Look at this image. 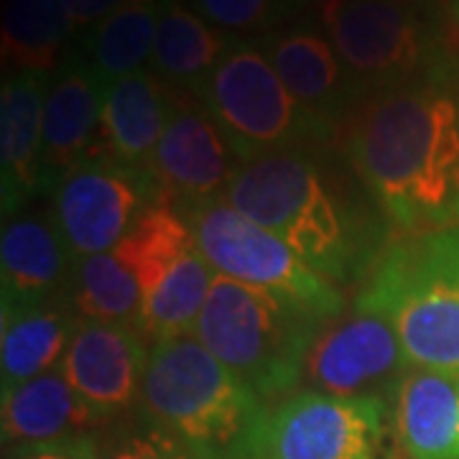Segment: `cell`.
<instances>
[{"instance_id":"6da1fadb","label":"cell","mask_w":459,"mask_h":459,"mask_svg":"<svg viewBox=\"0 0 459 459\" xmlns=\"http://www.w3.org/2000/svg\"><path fill=\"white\" fill-rule=\"evenodd\" d=\"M342 153L368 197L406 235L459 228V59L373 92L342 123Z\"/></svg>"},{"instance_id":"7a4b0ae2","label":"cell","mask_w":459,"mask_h":459,"mask_svg":"<svg viewBox=\"0 0 459 459\" xmlns=\"http://www.w3.org/2000/svg\"><path fill=\"white\" fill-rule=\"evenodd\" d=\"M222 202L273 232L332 283L350 281L380 258L358 210L312 148L243 161Z\"/></svg>"},{"instance_id":"3957f363","label":"cell","mask_w":459,"mask_h":459,"mask_svg":"<svg viewBox=\"0 0 459 459\" xmlns=\"http://www.w3.org/2000/svg\"><path fill=\"white\" fill-rule=\"evenodd\" d=\"M141 413L199 459H258L265 401L192 334L151 344Z\"/></svg>"},{"instance_id":"277c9868","label":"cell","mask_w":459,"mask_h":459,"mask_svg":"<svg viewBox=\"0 0 459 459\" xmlns=\"http://www.w3.org/2000/svg\"><path fill=\"white\" fill-rule=\"evenodd\" d=\"M325 319L283 296L214 276L195 337L263 401L294 395Z\"/></svg>"},{"instance_id":"5b68a950","label":"cell","mask_w":459,"mask_h":459,"mask_svg":"<svg viewBox=\"0 0 459 459\" xmlns=\"http://www.w3.org/2000/svg\"><path fill=\"white\" fill-rule=\"evenodd\" d=\"M358 296L391 319L409 368L459 376V228L385 247Z\"/></svg>"},{"instance_id":"8992f818","label":"cell","mask_w":459,"mask_h":459,"mask_svg":"<svg viewBox=\"0 0 459 459\" xmlns=\"http://www.w3.org/2000/svg\"><path fill=\"white\" fill-rule=\"evenodd\" d=\"M195 95L240 164L265 153L314 148L334 135L332 126L296 102L258 41L235 39Z\"/></svg>"},{"instance_id":"52a82bcc","label":"cell","mask_w":459,"mask_h":459,"mask_svg":"<svg viewBox=\"0 0 459 459\" xmlns=\"http://www.w3.org/2000/svg\"><path fill=\"white\" fill-rule=\"evenodd\" d=\"M192 246L186 217L169 204H153L113 250L74 263L69 307L82 319L138 327L151 291Z\"/></svg>"},{"instance_id":"ba28073f","label":"cell","mask_w":459,"mask_h":459,"mask_svg":"<svg viewBox=\"0 0 459 459\" xmlns=\"http://www.w3.org/2000/svg\"><path fill=\"white\" fill-rule=\"evenodd\" d=\"M184 217L195 246L214 273L283 296L325 322L344 312V296L337 283L316 273L281 238L232 210L228 202H212Z\"/></svg>"},{"instance_id":"9c48e42d","label":"cell","mask_w":459,"mask_h":459,"mask_svg":"<svg viewBox=\"0 0 459 459\" xmlns=\"http://www.w3.org/2000/svg\"><path fill=\"white\" fill-rule=\"evenodd\" d=\"M319 23L362 98L424 74L444 54L419 0H332Z\"/></svg>"},{"instance_id":"30bf717a","label":"cell","mask_w":459,"mask_h":459,"mask_svg":"<svg viewBox=\"0 0 459 459\" xmlns=\"http://www.w3.org/2000/svg\"><path fill=\"white\" fill-rule=\"evenodd\" d=\"M388 419L385 395L301 391L268 411L258 459H385Z\"/></svg>"},{"instance_id":"8fae6325","label":"cell","mask_w":459,"mask_h":459,"mask_svg":"<svg viewBox=\"0 0 459 459\" xmlns=\"http://www.w3.org/2000/svg\"><path fill=\"white\" fill-rule=\"evenodd\" d=\"M51 220L72 261L113 250L148 207L161 204L148 171L84 159L51 189Z\"/></svg>"},{"instance_id":"7c38bea8","label":"cell","mask_w":459,"mask_h":459,"mask_svg":"<svg viewBox=\"0 0 459 459\" xmlns=\"http://www.w3.org/2000/svg\"><path fill=\"white\" fill-rule=\"evenodd\" d=\"M238 169L240 159L197 95L174 87L166 131L148 164L161 204L186 214L222 202Z\"/></svg>"},{"instance_id":"4fadbf2b","label":"cell","mask_w":459,"mask_h":459,"mask_svg":"<svg viewBox=\"0 0 459 459\" xmlns=\"http://www.w3.org/2000/svg\"><path fill=\"white\" fill-rule=\"evenodd\" d=\"M406 368L391 319L358 296L352 309H344L319 332L304 380L319 394L377 395L373 391L391 388Z\"/></svg>"},{"instance_id":"5bb4252c","label":"cell","mask_w":459,"mask_h":459,"mask_svg":"<svg viewBox=\"0 0 459 459\" xmlns=\"http://www.w3.org/2000/svg\"><path fill=\"white\" fill-rule=\"evenodd\" d=\"M151 342L131 325L82 319L66 347L62 373L102 424L141 406Z\"/></svg>"},{"instance_id":"9a60e30c","label":"cell","mask_w":459,"mask_h":459,"mask_svg":"<svg viewBox=\"0 0 459 459\" xmlns=\"http://www.w3.org/2000/svg\"><path fill=\"white\" fill-rule=\"evenodd\" d=\"M258 44L296 102L334 131L358 108L362 90L314 18H296Z\"/></svg>"},{"instance_id":"2e32d148","label":"cell","mask_w":459,"mask_h":459,"mask_svg":"<svg viewBox=\"0 0 459 459\" xmlns=\"http://www.w3.org/2000/svg\"><path fill=\"white\" fill-rule=\"evenodd\" d=\"M105 84L77 49H66L51 72L44 102V179L54 189L90 156L98 135Z\"/></svg>"},{"instance_id":"e0dca14e","label":"cell","mask_w":459,"mask_h":459,"mask_svg":"<svg viewBox=\"0 0 459 459\" xmlns=\"http://www.w3.org/2000/svg\"><path fill=\"white\" fill-rule=\"evenodd\" d=\"M47 74L13 72L0 90V195L3 217H16L44 179V102Z\"/></svg>"},{"instance_id":"ac0fdd59","label":"cell","mask_w":459,"mask_h":459,"mask_svg":"<svg viewBox=\"0 0 459 459\" xmlns=\"http://www.w3.org/2000/svg\"><path fill=\"white\" fill-rule=\"evenodd\" d=\"M171 98L174 87L151 69H141L110 84L105 90L98 135L87 159L148 171L169 123Z\"/></svg>"},{"instance_id":"d6986e66","label":"cell","mask_w":459,"mask_h":459,"mask_svg":"<svg viewBox=\"0 0 459 459\" xmlns=\"http://www.w3.org/2000/svg\"><path fill=\"white\" fill-rule=\"evenodd\" d=\"M74 261L51 214H16L5 220L0 240L3 312L54 301L72 281Z\"/></svg>"},{"instance_id":"ffe728a7","label":"cell","mask_w":459,"mask_h":459,"mask_svg":"<svg viewBox=\"0 0 459 459\" xmlns=\"http://www.w3.org/2000/svg\"><path fill=\"white\" fill-rule=\"evenodd\" d=\"M406 459H459V376L406 368L388 388Z\"/></svg>"},{"instance_id":"44dd1931","label":"cell","mask_w":459,"mask_h":459,"mask_svg":"<svg viewBox=\"0 0 459 459\" xmlns=\"http://www.w3.org/2000/svg\"><path fill=\"white\" fill-rule=\"evenodd\" d=\"M3 444L5 449L59 442L102 427L98 416L74 394L62 368L23 383L3 395Z\"/></svg>"},{"instance_id":"7402d4cb","label":"cell","mask_w":459,"mask_h":459,"mask_svg":"<svg viewBox=\"0 0 459 459\" xmlns=\"http://www.w3.org/2000/svg\"><path fill=\"white\" fill-rule=\"evenodd\" d=\"M80 314L62 301L3 312L0 332V385L3 395L44 376L65 360Z\"/></svg>"},{"instance_id":"603a6c76","label":"cell","mask_w":459,"mask_h":459,"mask_svg":"<svg viewBox=\"0 0 459 459\" xmlns=\"http://www.w3.org/2000/svg\"><path fill=\"white\" fill-rule=\"evenodd\" d=\"M232 41V36L207 23L186 0H164L153 39L151 72L171 87L195 92Z\"/></svg>"},{"instance_id":"cb8c5ba5","label":"cell","mask_w":459,"mask_h":459,"mask_svg":"<svg viewBox=\"0 0 459 459\" xmlns=\"http://www.w3.org/2000/svg\"><path fill=\"white\" fill-rule=\"evenodd\" d=\"M161 8L164 0H126L82 33L80 51L105 87L141 72L151 62Z\"/></svg>"},{"instance_id":"d4e9b609","label":"cell","mask_w":459,"mask_h":459,"mask_svg":"<svg viewBox=\"0 0 459 459\" xmlns=\"http://www.w3.org/2000/svg\"><path fill=\"white\" fill-rule=\"evenodd\" d=\"M72 23L65 0H8L3 13V65L13 72H54L66 54Z\"/></svg>"},{"instance_id":"484cf974","label":"cell","mask_w":459,"mask_h":459,"mask_svg":"<svg viewBox=\"0 0 459 459\" xmlns=\"http://www.w3.org/2000/svg\"><path fill=\"white\" fill-rule=\"evenodd\" d=\"M214 276V268L199 253V247H189L143 304L138 329L148 342L156 344L161 340L192 334L207 304Z\"/></svg>"},{"instance_id":"4316f807","label":"cell","mask_w":459,"mask_h":459,"mask_svg":"<svg viewBox=\"0 0 459 459\" xmlns=\"http://www.w3.org/2000/svg\"><path fill=\"white\" fill-rule=\"evenodd\" d=\"M199 16L232 39L261 41L307 13L301 0H186Z\"/></svg>"},{"instance_id":"83f0119b","label":"cell","mask_w":459,"mask_h":459,"mask_svg":"<svg viewBox=\"0 0 459 459\" xmlns=\"http://www.w3.org/2000/svg\"><path fill=\"white\" fill-rule=\"evenodd\" d=\"M98 459H199L166 429L138 413L135 421L120 424L98 437Z\"/></svg>"},{"instance_id":"f1b7e54d","label":"cell","mask_w":459,"mask_h":459,"mask_svg":"<svg viewBox=\"0 0 459 459\" xmlns=\"http://www.w3.org/2000/svg\"><path fill=\"white\" fill-rule=\"evenodd\" d=\"M13 459H98V437L80 434L59 442L13 449Z\"/></svg>"},{"instance_id":"f546056e","label":"cell","mask_w":459,"mask_h":459,"mask_svg":"<svg viewBox=\"0 0 459 459\" xmlns=\"http://www.w3.org/2000/svg\"><path fill=\"white\" fill-rule=\"evenodd\" d=\"M126 0H65L72 31H90L102 18L117 11Z\"/></svg>"},{"instance_id":"4dcf8cb0","label":"cell","mask_w":459,"mask_h":459,"mask_svg":"<svg viewBox=\"0 0 459 459\" xmlns=\"http://www.w3.org/2000/svg\"><path fill=\"white\" fill-rule=\"evenodd\" d=\"M301 3H304V5H307V8H314V11H316V13H319V11H322V8H325V5H329V3H332V0H301Z\"/></svg>"},{"instance_id":"1f68e13d","label":"cell","mask_w":459,"mask_h":459,"mask_svg":"<svg viewBox=\"0 0 459 459\" xmlns=\"http://www.w3.org/2000/svg\"><path fill=\"white\" fill-rule=\"evenodd\" d=\"M452 16L457 18L459 23V0H452Z\"/></svg>"}]
</instances>
